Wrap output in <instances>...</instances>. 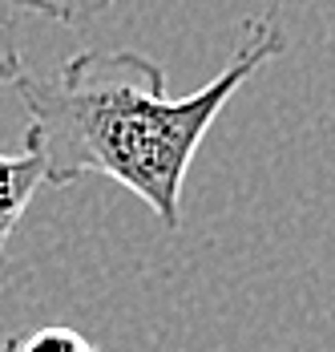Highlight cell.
Returning <instances> with one entry per match:
<instances>
[{"instance_id":"obj_1","label":"cell","mask_w":335,"mask_h":352,"mask_svg":"<svg viewBox=\"0 0 335 352\" xmlns=\"http://www.w3.org/2000/svg\"><path fill=\"white\" fill-rule=\"evenodd\" d=\"M287 53L275 12L242 25L238 49L202 89L170 98L166 65L137 49H81L49 77L25 69L12 89L29 113L25 142L45 158L49 186L113 178L154 219L182 227V186L214 118L267 61Z\"/></svg>"},{"instance_id":"obj_2","label":"cell","mask_w":335,"mask_h":352,"mask_svg":"<svg viewBox=\"0 0 335 352\" xmlns=\"http://www.w3.org/2000/svg\"><path fill=\"white\" fill-rule=\"evenodd\" d=\"M41 182H45V158L36 146L21 142L16 154H0V267L8 259V239L16 235Z\"/></svg>"},{"instance_id":"obj_3","label":"cell","mask_w":335,"mask_h":352,"mask_svg":"<svg viewBox=\"0 0 335 352\" xmlns=\"http://www.w3.org/2000/svg\"><path fill=\"white\" fill-rule=\"evenodd\" d=\"M0 352H97L89 336H81L69 324H45L33 332H12Z\"/></svg>"},{"instance_id":"obj_4","label":"cell","mask_w":335,"mask_h":352,"mask_svg":"<svg viewBox=\"0 0 335 352\" xmlns=\"http://www.w3.org/2000/svg\"><path fill=\"white\" fill-rule=\"evenodd\" d=\"M16 12H33L45 21H61V25H85L101 12H109L117 0H4Z\"/></svg>"},{"instance_id":"obj_5","label":"cell","mask_w":335,"mask_h":352,"mask_svg":"<svg viewBox=\"0 0 335 352\" xmlns=\"http://www.w3.org/2000/svg\"><path fill=\"white\" fill-rule=\"evenodd\" d=\"M25 73V57H21V45H16V8H8L0 0V81H16Z\"/></svg>"}]
</instances>
